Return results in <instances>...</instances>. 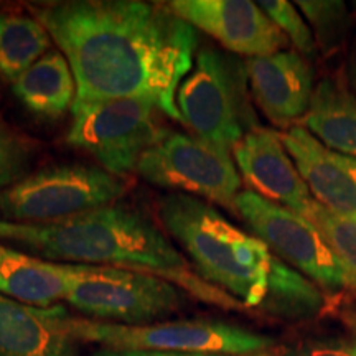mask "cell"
Masks as SVG:
<instances>
[{
    "label": "cell",
    "instance_id": "cell-22",
    "mask_svg": "<svg viewBox=\"0 0 356 356\" xmlns=\"http://www.w3.org/2000/svg\"><path fill=\"white\" fill-rule=\"evenodd\" d=\"M33 157V142L0 121V193L24 180Z\"/></svg>",
    "mask_w": 356,
    "mask_h": 356
},
{
    "label": "cell",
    "instance_id": "cell-20",
    "mask_svg": "<svg viewBox=\"0 0 356 356\" xmlns=\"http://www.w3.org/2000/svg\"><path fill=\"white\" fill-rule=\"evenodd\" d=\"M323 307L325 299L315 282L275 256L269 293L261 310L280 318L307 320L317 317Z\"/></svg>",
    "mask_w": 356,
    "mask_h": 356
},
{
    "label": "cell",
    "instance_id": "cell-18",
    "mask_svg": "<svg viewBox=\"0 0 356 356\" xmlns=\"http://www.w3.org/2000/svg\"><path fill=\"white\" fill-rule=\"evenodd\" d=\"M76 81L63 53L48 51L12 83L13 95L30 113L58 119L73 108Z\"/></svg>",
    "mask_w": 356,
    "mask_h": 356
},
{
    "label": "cell",
    "instance_id": "cell-23",
    "mask_svg": "<svg viewBox=\"0 0 356 356\" xmlns=\"http://www.w3.org/2000/svg\"><path fill=\"white\" fill-rule=\"evenodd\" d=\"M300 10L314 25L322 48L337 47L348 29L350 19L345 3L341 2H297Z\"/></svg>",
    "mask_w": 356,
    "mask_h": 356
},
{
    "label": "cell",
    "instance_id": "cell-25",
    "mask_svg": "<svg viewBox=\"0 0 356 356\" xmlns=\"http://www.w3.org/2000/svg\"><path fill=\"white\" fill-rule=\"evenodd\" d=\"M275 356H355L345 343L310 340L280 350Z\"/></svg>",
    "mask_w": 356,
    "mask_h": 356
},
{
    "label": "cell",
    "instance_id": "cell-3",
    "mask_svg": "<svg viewBox=\"0 0 356 356\" xmlns=\"http://www.w3.org/2000/svg\"><path fill=\"white\" fill-rule=\"evenodd\" d=\"M159 218L200 277L244 307L261 309L275 256L259 238L231 225L213 204L184 193L160 198Z\"/></svg>",
    "mask_w": 356,
    "mask_h": 356
},
{
    "label": "cell",
    "instance_id": "cell-2",
    "mask_svg": "<svg viewBox=\"0 0 356 356\" xmlns=\"http://www.w3.org/2000/svg\"><path fill=\"white\" fill-rule=\"evenodd\" d=\"M19 243L47 259L152 274L207 304L244 309L241 302L200 277L149 218L126 204L114 203L50 225H24Z\"/></svg>",
    "mask_w": 356,
    "mask_h": 356
},
{
    "label": "cell",
    "instance_id": "cell-11",
    "mask_svg": "<svg viewBox=\"0 0 356 356\" xmlns=\"http://www.w3.org/2000/svg\"><path fill=\"white\" fill-rule=\"evenodd\" d=\"M168 7L226 50L248 58L274 55L289 42L267 13L249 0H173Z\"/></svg>",
    "mask_w": 356,
    "mask_h": 356
},
{
    "label": "cell",
    "instance_id": "cell-9",
    "mask_svg": "<svg viewBox=\"0 0 356 356\" xmlns=\"http://www.w3.org/2000/svg\"><path fill=\"white\" fill-rule=\"evenodd\" d=\"M136 172L160 188L198 195L231 210L241 188V175L229 152L172 131L142 155Z\"/></svg>",
    "mask_w": 356,
    "mask_h": 356
},
{
    "label": "cell",
    "instance_id": "cell-4",
    "mask_svg": "<svg viewBox=\"0 0 356 356\" xmlns=\"http://www.w3.org/2000/svg\"><path fill=\"white\" fill-rule=\"evenodd\" d=\"M181 124L197 139L231 152L259 127L249 95L246 63L218 48H202L177 91Z\"/></svg>",
    "mask_w": 356,
    "mask_h": 356
},
{
    "label": "cell",
    "instance_id": "cell-1",
    "mask_svg": "<svg viewBox=\"0 0 356 356\" xmlns=\"http://www.w3.org/2000/svg\"><path fill=\"white\" fill-rule=\"evenodd\" d=\"M35 15L68 60L74 101L147 99L181 122L177 91L195 65L198 33L168 3L71 0Z\"/></svg>",
    "mask_w": 356,
    "mask_h": 356
},
{
    "label": "cell",
    "instance_id": "cell-10",
    "mask_svg": "<svg viewBox=\"0 0 356 356\" xmlns=\"http://www.w3.org/2000/svg\"><path fill=\"white\" fill-rule=\"evenodd\" d=\"M234 211L275 256L327 291L351 289L343 267L314 222L269 200L241 191Z\"/></svg>",
    "mask_w": 356,
    "mask_h": 356
},
{
    "label": "cell",
    "instance_id": "cell-6",
    "mask_svg": "<svg viewBox=\"0 0 356 356\" xmlns=\"http://www.w3.org/2000/svg\"><path fill=\"white\" fill-rule=\"evenodd\" d=\"M126 191V181L104 168L47 167L0 193V216L19 225H50L114 204Z\"/></svg>",
    "mask_w": 356,
    "mask_h": 356
},
{
    "label": "cell",
    "instance_id": "cell-17",
    "mask_svg": "<svg viewBox=\"0 0 356 356\" xmlns=\"http://www.w3.org/2000/svg\"><path fill=\"white\" fill-rule=\"evenodd\" d=\"M66 289L68 267L65 262L38 259L0 244V296L48 309L65 299Z\"/></svg>",
    "mask_w": 356,
    "mask_h": 356
},
{
    "label": "cell",
    "instance_id": "cell-8",
    "mask_svg": "<svg viewBox=\"0 0 356 356\" xmlns=\"http://www.w3.org/2000/svg\"><path fill=\"white\" fill-rule=\"evenodd\" d=\"M157 109L147 99L74 101L66 142L86 150L101 168L122 178L136 170L142 155L168 132L157 124Z\"/></svg>",
    "mask_w": 356,
    "mask_h": 356
},
{
    "label": "cell",
    "instance_id": "cell-15",
    "mask_svg": "<svg viewBox=\"0 0 356 356\" xmlns=\"http://www.w3.org/2000/svg\"><path fill=\"white\" fill-rule=\"evenodd\" d=\"M65 307L48 309L0 296V356H78Z\"/></svg>",
    "mask_w": 356,
    "mask_h": 356
},
{
    "label": "cell",
    "instance_id": "cell-26",
    "mask_svg": "<svg viewBox=\"0 0 356 356\" xmlns=\"http://www.w3.org/2000/svg\"><path fill=\"white\" fill-rule=\"evenodd\" d=\"M91 356H229V355H204V353H167V351H118V350H106L101 348ZM249 356H275V353L261 355H249Z\"/></svg>",
    "mask_w": 356,
    "mask_h": 356
},
{
    "label": "cell",
    "instance_id": "cell-5",
    "mask_svg": "<svg viewBox=\"0 0 356 356\" xmlns=\"http://www.w3.org/2000/svg\"><path fill=\"white\" fill-rule=\"evenodd\" d=\"M70 332L78 341L118 351H167L249 356L269 353L274 340L218 320H175L149 325H119L70 317Z\"/></svg>",
    "mask_w": 356,
    "mask_h": 356
},
{
    "label": "cell",
    "instance_id": "cell-12",
    "mask_svg": "<svg viewBox=\"0 0 356 356\" xmlns=\"http://www.w3.org/2000/svg\"><path fill=\"white\" fill-rule=\"evenodd\" d=\"M239 175L252 193L310 221L315 204L309 186L273 129L256 127L233 149Z\"/></svg>",
    "mask_w": 356,
    "mask_h": 356
},
{
    "label": "cell",
    "instance_id": "cell-19",
    "mask_svg": "<svg viewBox=\"0 0 356 356\" xmlns=\"http://www.w3.org/2000/svg\"><path fill=\"white\" fill-rule=\"evenodd\" d=\"M51 37L42 22L22 13H0V78L17 81L47 55Z\"/></svg>",
    "mask_w": 356,
    "mask_h": 356
},
{
    "label": "cell",
    "instance_id": "cell-21",
    "mask_svg": "<svg viewBox=\"0 0 356 356\" xmlns=\"http://www.w3.org/2000/svg\"><path fill=\"white\" fill-rule=\"evenodd\" d=\"M310 221L325 236L337 261L343 267L351 289L356 291V216L338 215L317 203Z\"/></svg>",
    "mask_w": 356,
    "mask_h": 356
},
{
    "label": "cell",
    "instance_id": "cell-14",
    "mask_svg": "<svg viewBox=\"0 0 356 356\" xmlns=\"http://www.w3.org/2000/svg\"><path fill=\"white\" fill-rule=\"evenodd\" d=\"M244 63L251 95L270 122L286 127L304 118L314 92V73L304 56L279 51Z\"/></svg>",
    "mask_w": 356,
    "mask_h": 356
},
{
    "label": "cell",
    "instance_id": "cell-16",
    "mask_svg": "<svg viewBox=\"0 0 356 356\" xmlns=\"http://www.w3.org/2000/svg\"><path fill=\"white\" fill-rule=\"evenodd\" d=\"M337 152L356 159V96L345 76H327L317 84L302 124Z\"/></svg>",
    "mask_w": 356,
    "mask_h": 356
},
{
    "label": "cell",
    "instance_id": "cell-28",
    "mask_svg": "<svg viewBox=\"0 0 356 356\" xmlns=\"http://www.w3.org/2000/svg\"><path fill=\"white\" fill-rule=\"evenodd\" d=\"M346 79H348L351 89L356 91V37L348 55V76H346Z\"/></svg>",
    "mask_w": 356,
    "mask_h": 356
},
{
    "label": "cell",
    "instance_id": "cell-29",
    "mask_svg": "<svg viewBox=\"0 0 356 356\" xmlns=\"http://www.w3.org/2000/svg\"><path fill=\"white\" fill-rule=\"evenodd\" d=\"M346 325H348V330H350V340L346 341V346L348 350L356 356V315H350L346 318Z\"/></svg>",
    "mask_w": 356,
    "mask_h": 356
},
{
    "label": "cell",
    "instance_id": "cell-24",
    "mask_svg": "<svg viewBox=\"0 0 356 356\" xmlns=\"http://www.w3.org/2000/svg\"><path fill=\"white\" fill-rule=\"evenodd\" d=\"M257 6L279 26V30L286 35L287 40H291L297 51L305 56H314L317 53V42L314 40L312 30L291 2H286V0H266V2H259Z\"/></svg>",
    "mask_w": 356,
    "mask_h": 356
},
{
    "label": "cell",
    "instance_id": "cell-27",
    "mask_svg": "<svg viewBox=\"0 0 356 356\" xmlns=\"http://www.w3.org/2000/svg\"><path fill=\"white\" fill-rule=\"evenodd\" d=\"M22 231H24V225L0 220V239H13V241H19Z\"/></svg>",
    "mask_w": 356,
    "mask_h": 356
},
{
    "label": "cell",
    "instance_id": "cell-7",
    "mask_svg": "<svg viewBox=\"0 0 356 356\" xmlns=\"http://www.w3.org/2000/svg\"><path fill=\"white\" fill-rule=\"evenodd\" d=\"M65 300L95 320L149 325L184 307V292L157 275L113 266L66 264Z\"/></svg>",
    "mask_w": 356,
    "mask_h": 356
},
{
    "label": "cell",
    "instance_id": "cell-13",
    "mask_svg": "<svg viewBox=\"0 0 356 356\" xmlns=\"http://www.w3.org/2000/svg\"><path fill=\"white\" fill-rule=\"evenodd\" d=\"M280 140L315 200L338 215L356 216V159L333 152L300 124L280 132Z\"/></svg>",
    "mask_w": 356,
    "mask_h": 356
}]
</instances>
